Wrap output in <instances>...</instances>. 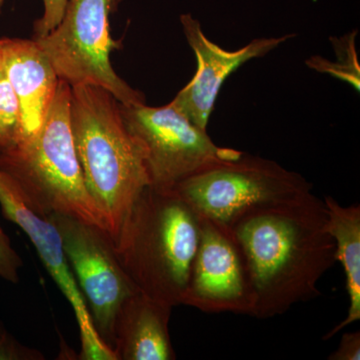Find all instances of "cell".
<instances>
[{"mask_svg":"<svg viewBox=\"0 0 360 360\" xmlns=\"http://www.w3.org/2000/svg\"><path fill=\"white\" fill-rule=\"evenodd\" d=\"M200 219V243L181 304L206 314L253 317L255 290L240 248L229 229Z\"/></svg>","mask_w":360,"mask_h":360,"instance_id":"9","label":"cell"},{"mask_svg":"<svg viewBox=\"0 0 360 360\" xmlns=\"http://www.w3.org/2000/svg\"><path fill=\"white\" fill-rule=\"evenodd\" d=\"M122 0H68L59 25L35 40L59 79L108 90L123 105L146 103L113 70L110 53L122 47L111 37L110 18Z\"/></svg>","mask_w":360,"mask_h":360,"instance_id":"6","label":"cell"},{"mask_svg":"<svg viewBox=\"0 0 360 360\" xmlns=\"http://www.w3.org/2000/svg\"><path fill=\"white\" fill-rule=\"evenodd\" d=\"M2 49H4V39H0V71L2 70Z\"/></svg>","mask_w":360,"mask_h":360,"instance_id":"21","label":"cell"},{"mask_svg":"<svg viewBox=\"0 0 360 360\" xmlns=\"http://www.w3.org/2000/svg\"><path fill=\"white\" fill-rule=\"evenodd\" d=\"M44 355L35 348L25 347L16 340L0 321V360H44Z\"/></svg>","mask_w":360,"mask_h":360,"instance_id":"18","label":"cell"},{"mask_svg":"<svg viewBox=\"0 0 360 360\" xmlns=\"http://www.w3.org/2000/svg\"><path fill=\"white\" fill-rule=\"evenodd\" d=\"M324 201L309 193L248 212L229 227L255 295L253 317L272 319L319 297V281L335 264Z\"/></svg>","mask_w":360,"mask_h":360,"instance_id":"1","label":"cell"},{"mask_svg":"<svg viewBox=\"0 0 360 360\" xmlns=\"http://www.w3.org/2000/svg\"><path fill=\"white\" fill-rule=\"evenodd\" d=\"M356 37L357 30L343 37H330L329 39L335 51L336 61L333 63L321 56H312L307 60V68L343 80L359 92L360 65L355 47Z\"/></svg>","mask_w":360,"mask_h":360,"instance_id":"15","label":"cell"},{"mask_svg":"<svg viewBox=\"0 0 360 360\" xmlns=\"http://www.w3.org/2000/svg\"><path fill=\"white\" fill-rule=\"evenodd\" d=\"M0 207L9 221L20 227L44 262L54 283L70 303L80 330L84 360H115V354L104 345L92 324L84 297L63 250L59 232L49 217H44L28 205L20 187L8 174L0 169Z\"/></svg>","mask_w":360,"mask_h":360,"instance_id":"10","label":"cell"},{"mask_svg":"<svg viewBox=\"0 0 360 360\" xmlns=\"http://www.w3.org/2000/svg\"><path fill=\"white\" fill-rule=\"evenodd\" d=\"M302 174L276 161L243 153L182 180L172 191L202 219L229 229L248 212L312 193Z\"/></svg>","mask_w":360,"mask_h":360,"instance_id":"5","label":"cell"},{"mask_svg":"<svg viewBox=\"0 0 360 360\" xmlns=\"http://www.w3.org/2000/svg\"><path fill=\"white\" fill-rule=\"evenodd\" d=\"M180 22L187 44L195 56L198 68L193 79L180 90L172 103L205 131L220 89L229 75L251 59L264 58L295 37V33H288L283 37L257 39L238 51H231L208 39L200 21L191 14L180 15Z\"/></svg>","mask_w":360,"mask_h":360,"instance_id":"11","label":"cell"},{"mask_svg":"<svg viewBox=\"0 0 360 360\" xmlns=\"http://www.w3.org/2000/svg\"><path fill=\"white\" fill-rule=\"evenodd\" d=\"M120 110L127 129L146 148L150 186L158 191H172L191 175L243 153L217 146L172 103L160 108L120 103Z\"/></svg>","mask_w":360,"mask_h":360,"instance_id":"7","label":"cell"},{"mask_svg":"<svg viewBox=\"0 0 360 360\" xmlns=\"http://www.w3.org/2000/svg\"><path fill=\"white\" fill-rule=\"evenodd\" d=\"M329 360H359L360 359V333H343L340 345L335 352L329 354Z\"/></svg>","mask_w":360,"mask_h":360,"instance_id":"20","label":"cell"},{"mask_svg":"<svg viewBox=\"0 0 360 360\" xmlns=\"http://www.w3.org/2000/svg\"><path fill=\"white\" fill-rule=\"evenodd\" d=\"M4 2H6V0H0V13H1V8L4 6Z\"/></svg>","mask_w":360,"mask_h":360,"instance_id":"22","label":"cell"},{"mask_svg":"<svg viewBox=\"0 0 360 360\" xmlns=\"http://www.w3.org/2000/svg\"><path fill=\"white\" fill-rule=\"evenodd\" d=\"M70 101V85L59 79L39 134L32 141L0 156V169L16 182L35 212L46 217L52 213L66 215L108 234L78 161L71 131Z\"/></svg>","mask_w":360,"mask_h":360,"instance_id":"4","label":"cell"},{"mask_svg":"<svg viewBox=\"0 0 360 360\" xmlns=\"http://www.w3.org/2000/svg\"><path fill=\"white\" fill-rule=\"evenodd\" d=\"M172 309L141 291L127 298L118 310L113 326L115 359H176L168 328Z\"/></svg>","mask_w":360,"mask_h":360,"instance_id":"13","label":"cell"},{"mask_svg":"<svg viewBox=\"0 0 360 360\" xmlns=\"http://www.w3.org/2000/svg\"><path fill=\"white\" fill-rule=\"evenodd\" d=\"M200 229V215L179 194L148 186L111 243L139 290L174 307L186 293Z\"/></svg>","mask_w":360,"mask_h":360,"instance_id":"3","label":"cell"},{"mask_svg":"<svg viewBox=\"0 0 360 360\" xmlns=\"http://www.w3.org/2000/svg\"><path fill=\"white\" fill-rule=\"evenodd\" d=\"M324 203L326 231L335 240L336 262L345 270L349 300L347 317L323 336V340H328L360 319V205L343 206L333 196H326Z\"/></svg>","mask_w":360,"mask_h":360,"instance_id":"14","label":"cell"},{"mask_svg":"<svg viewBox=\"0 0 360 360\" xmlns=\"http://www.w3.org/2000/svg\"><path fill=\"white\" fill-rule=\"evenodd\" d=\"M44 14L33 25V39L49 34L63 20L68 0H42Z\"/></svg>","mask_w":360,"mask_h":360,"instance_id":"19","label":"cell"},{"mask_svg":"<svg viewBox=\"0 0 360 360\" xmlns=\"http://www.w3.org/2000/svg\"><path fill=\"white\" fill-rule=\"evenodd\" d=\"M22 266V258L14 250L11 238L0 224V277L8 283H18Z\"/></svg>","mask_w":360,"mask_h":360,"instance_id":"17","label":"cell"},{"mask_svg":"<svg viewBox=\"0 0 360 360\" xmlns=\"http://www.w3.org/2000/svg\"><path fill=\"white\" fill-rule=\"evenodd\" d=\"M70 124L85 186L113 240L150 186L146 148L127 129L120 101L101 87L71 86Z\"/></svg>","mask_w":360,"mask_h":360,"instance_id":"2","label":"cell"},{"mask_svg":"<svg viewBox=\"0 0 360 360\" xmlns=\"http://www.w3.org/2000/svg\"><path fill=\"white\" fill-rule=\"evenodd\" d=\"M2 70L20 103L22 146L39 134L58 91L59 78L33 39H4Z\"/></svg>","mask_w":360,"mask_h":360,"instance_id":"12","label":"cell"},{"mask_svg":"<svg viewBox=\"0 0 360 360\" xmlns=\"http://www.w3.org/2000/svg\"><path fill=\"white\" fill-rule=\"evenodd\" d=\"M22 141L20 103L4 70L0 71V156L11 153Z\"/></svg>","mask_w":360,"mask_h":360,"instance_id":"16","label":"cell"},{"mask_svg":"<svg viewBox=\"0 0 360 360\" xmlns=\"http://www.w3.org/2000/svg\"><path fill=\"white\" fill-rule=\"evenodd\" d=\"M47 217L59 232L97 335L112 350L116 315L122 303L139 292V288L118 262L105 231L58 213Z\"/></svg>","mask_w":360,"mask_h":360,"instance_id":"8","label":"cell"}]
</instances>
